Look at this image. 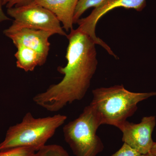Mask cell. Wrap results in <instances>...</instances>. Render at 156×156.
I'll return each instance as SVG.
<instances>
[{
	"instance_id": "cell-1",
	"label": "cell",
	"mask_w": 156,
	"mask_h": 156,
	"mask_svg": "<svg viewBox=\"0 0 156 156\" xmlns=\"http://www.w3.org/2000/svg\"><path fill=\"white\" fill-rule=\"evenodd\" d=\"M66 37L69 41L66 55L67 64L57 68L64 76L58 83L51 85L33 98L38 105L53 112L84 98L98 64L96 44L91 37L77 28L72 30Z\"/></svg>"
},
{
	"instance_id": "cell-2",
	"label": "cell",
	"mask_w": 156,
	"mask_h": 156,
	"mask_svg": "<svg viewBox=\"0 0 156 156\" xmlns=\"http://www.w3.org/2000/svg\"><path fill=\"white\" fill-rule=\"evenodd\" d=\"M92 93L90 105L96 111L101 125L114 126L119 129L135 113L140 102L156 96V92H132L122 85L96 88Z\"/></svg>"
},
{
	"instance_id": "cell-3",
	"label": "cell",
	"mask_w": 156,
	"mask_h": 156,
	"mask_svg": "<svg viewBox=\"0 0 156 156\" xmlns=\"http://www.w3.org/2000/svg\"><path fill=\"white\" fill-rule=\"evenodd\" d=\"M65 115L35 118L30 112L27 113L21 122L11 126L0 143V151L18 147H30L36 151L46 145L57 129L67 119Z\"/></svg>"
},
{
	"instance_id": "cell-4",
	"label": "cell",
	"mask_w": 156,
	"mask_h": 156,
	"mask_svg": "<svg viewBox=\"0 0 156 156\" xmlns=\"http://www.w3.org/2000/svg\"><path fill=\"white\" fill-rule=\"evenodd\" d=\"M101 126L95 109L89 105L77 118L63 127L65 140L76 156H97L104 146L97 134Z\"/></svg>"
},
{
	"instance_id": "cell-5",
	"label": "cell",
	"mask_w": 156,
	"mask_h": 156,
	"mask_svg": "<svg viewBox=\"0 0 156 156\" xmlns=\"http://www.w3.org/2000/svg\"><path fill=\"white\" fill-rule=\"evenodd\" d=\"M7 14L14 19L10 26L51 32L54 34L67 37L58 18L51 11L32 2L7 9Z\"/></svg>"
},
{
	"instance_id": "cell-6",
	"label": "cell",
	"mask_w": 156,
	"mask_h": 156,
	"mask_svg": "<svg viewBox=\"0 0 156 156\" xmlns=\"http://www.w3.org/2000/svg\"><path fill=\"white\" fill-rule=\"evenodd\" d=\"M156 124L154 116L143 117L138 124L126 121L119 129L122 133L123 142L141 154L149 153L154 142L152 134Z\"/></svg>"
},
{
	"instance_id": "cell-7",
	"label": "cell",
	"mask_w": 156,
	"mask_h": 156,
	"mask_svg": "<svg viewBox=\"0 0 156 156\" xmlns=\"http://www.w3.org/2000/svg\"><path fill=\"white\" fill-rule=\"evenodd\" d=\"M146 5V0H105L95 8L89 16L79 20L77 22L79 25L77 28L91 37L96 44L102 45L103 41L96 36L95 30L97 23L102 16L116 8L133 9L140 11Z\"/></svg>"
},
{
	"instance_id": "cell-8",
	"label": "cell",
	"mask_w": 156,
	"mask_h": 156,
	"mask_svg": "<svg viewBox=\"0 0 156 156\" xmlns=\"http://www.w3.org/2000/svg\"><path fill=\"white\" fill-rule=\"evenodd\" d=\"M15 47L23 45L40 53L47 60L50 49L49 39L54 34L51 32L27 28H15L10 26L4 30Z\"/></svg>"
},
{
	"instance_id": "cell-9",
	"label": "cell",
	"mask_w": 156,
	"mask_h": 156,
	"mask_svg": "<svg viewBox=\"0 0 156 156\" xmlns=\"http://www.w3.org/2000/svg\"><path fill=\"white\" fill-rule=\"evenodd\" d=\"M79 0H32L53 13L66 31L73 27L75 11Z\"/></svg>"
},
{
	"instance_id": "cell-10",
	"label": "cell",
	"mask_w": 156,
	"mask_h": 156,
	"mask_svg": "<svg viewBox=\"0 0 156 156\" xmlns=\"http://www.w3.org/2000/svg\"><path fill=\"white\" fill-rule=\"evenodd\" d=\"M17 50L14 54L16 59V66L26 72L33 71L37 66L45 64L46 59L33 49L23 46H16Z\"/></svg>"
},
{
	"instance_id": "cell-11",
	"label": "cell",
	"mask_w": 156,
	"mask_h": 156,
	"mask_svg": "<svg viewBox=\"0 0 156 156\" xmlns=\"http://www.w3.org/2000/svg\"><path fill=\"white\" fill-rule=\"evenodd\" d=\"M105 0H79L74 15V24L77 23L82 15L89 8L99 5Z\"/></svg>"
},
{
	"instance_id": "cell-12",
	"label": "cell",
	"mask_w": 156,
	"mask_h": 156,
	"mask_svg": "<svg viewBox=\"0 0 156 156\" xmlns=\"http://www.w3.org/2000/svg\"><path fill=\"white\" fill-rule=\"evenodd\" d=\"M34 156H70L67 151L57 144L45 145L36 152Z\"/></svg>"
},
{
	"instance_id": "cell-13",
	"label": "cell",
	"mask_w": 156,
	"mask_h": 156,
	"mask_svg": "<svg viewBox=\"0 0 156 156\" xmlns=\"http://www.w3.org/2000/svg\"><path fill=\"white\" fill-rule=\"evenodd\" d=\"M36 151L30 147H18L0 151V156H34Z\"/></svg>"
},
{
	"instance_id": "cell-14",
	"label": "cell",
	"mask_w": 156,
	"mask_h": 156,
	"mask_svg": "<svg viewBox=\"0 0 156 156\" xmlns=\"http://www.w3.org/2000/svg\"><path fill=\"white\" fill-rule=\"evenodd\" d=\"M142 154L126 143L111 156H141Z\"/></svg>"
},
{
	"instance_id": "cell-15",
	"label": "cell",
	"mask_w": 156,
	"mask_h": 156,
	"mask_svg": "<svg viewBox=\"0 0 156 156\" xmlns=\"http://www.w3.org/2000/svg\"><path fill=\"white\" fill-rule=\"evenodd\" d=\"M32 0H2L3 6L7 9L16 6L22 5L32 2Z\"/></svg>"
},
{
	"instance_id": "cell-16",
	"label": "cell",
	"mask_w": 156,
	"mask_h": 156,
	"mask_svg": "<svg viewBox=\"0 0 156 156\" xmlns=\"http://www.w3.org/2000/svg\"><path fill=\"white\" fill-rule=\"evenodd\" d=\"M3 5L2 0H0V23L4 21L11 20V18L8 17L3 10Z\"/></svg>"
},
{
	"instance_id": "cell-17",
	"label": "cell",
	"mask_w": 156,
	"mask_h": 156,
	"mask_svg": "<svg viewBox=\"0 0 156 156\" xmlns=\"http://www.w3.org/2000/svg\"><path fill=\"white\" fill-rule=\"evenodd\" d=\"M151 154L156 156V142H154L153 145L150 151Z\"/></svg>"
},
{
	"instance_id": "cell-18",
	"label": "cell",
	"mask_w": 156,
	"mask_h": 156,
	"mask_svg": "<svg viewBox=\"0 0 156 156\" xmlns=\"http://www.w3.org/2000/svg\"><path fill=\"white\" fill-rule=\"evenodd\" d=\"M141 156H155L154 155L152 154H151V153H148L147 154H146L142 155Z\"/></svg>"
}]
</instances>
